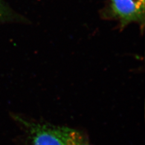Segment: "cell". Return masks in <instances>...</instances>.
<instances>
[{"label": "cell", "mask_w": 145, "mask_h": 145, "mask_svg": "<svg viewBox=\"0 0 145 145\" xmlns=\"http://www.w3.org/2000/svg\"><path fill=\"white\" fill-rule=\"evenodd\" d=\"M5 10V7L4 6L3 0H0V20H1L4 15H6Z\"/></svg>", "instance_id": "obj_3"}, {"label": "cell", "mask_w": 145, "mask_h": 145, "mask_svg": "<svg viewBox=\"0 0 145 145\" xmlns=\"http://www.w3.org/2000/svg\"><path fill=\"white\" fill-rule=\"evenodd\" d=\"M111 8L122 25L134 22L144 23L145 0H111Z\"/></svg>", "instance_id": "obj_2"}, {"label": "cell", "mask_w": 145, "mask_h": 145, "mask_svg": "<svg viewBox=\"0 0 145 145\" xmlns=\"http://www.w3.org/2000/svg\"><path fill=\"white\" fill-rule=\"evenodd\" d=\"M29 145H91L82 131L70 127L15 116Z\"/></svg>", "instance_id": "obj_1"}]
</instances>
